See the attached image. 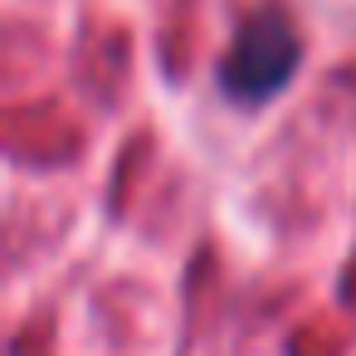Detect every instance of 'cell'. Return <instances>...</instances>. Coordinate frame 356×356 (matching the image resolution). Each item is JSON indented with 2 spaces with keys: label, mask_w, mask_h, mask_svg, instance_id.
<instances>
[{
  "label": "cell",
  "mask_w": 356,
  "mask_h": 356,
  "mask_svg": "<svg viewBox=\"0 0 356 356\" xmlns=\"http://www.w3.org/2000/svg\"><path fill=\"white\" fill-rule=\"evenodd\" d=\"M298 59H302L298 30H293L278 10H259V15H249V20L239 25L220 79H225V88H229L239 103H264V98H273V93L293 79Z\"/></svg>",
  "instance_id": "6da1fadb"
}]
</instances>
